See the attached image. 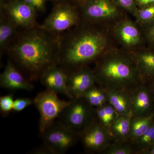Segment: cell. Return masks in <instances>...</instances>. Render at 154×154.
Here are the masks:
<instances>
[{
    "instance_id": "cell-1",
    "label": "cell",
    "mask_w": 154,
    "mask_h": 154,
    "mask_svg": "<svg viewBox=\"0 0 154 154\" xmlns=\"http://www.w3.org/2000/svg\"><path fill=\"white\" fill-rule=\"evenodd\" d=\"M40 28L23 34L11 48L14 62L30 80H35L49 66L56 64L59 41Z\"/></svg>"
},
{
    "instance_id": "cell-2",
    "label": "cell",
    "mask_w": 154,
    "mask_h": 154,
    "mask_svg": "<svg viewBox=\"0 0 154 154\" xmlns=\"http://www.w3.org/2000/svg\"><path fill=\"white\" fill-rule=\"evenodd\" d=\"M107 42L103 33L92 28L72 33L59 41L57 64L68 72L86 66L104 54Z\"/></svg>"
},
{
    "instance_id": "cell-3",
    "label": "cell",
    "mask_w": 154,
    "mask_h": 154,
    "mask_svg": "<svg viewBox=\"0 0 154 154\" xmlns=\"http://www.w3.org/2000/svg\"><path fill=\"white\" fill-rule=\"evenodd\" d=\"M96 84L105 90L129 92L143 82L133 57L119 52L103 54L95 71Z\"/></svg>"
},
{
    "instance_id": "cell-4",
    "label": "cell",
    "mask_w": 154,
    "mask_h": 154,
    "mask_svg": "<svg viewBox=\"0 0 154 154\" xmlns=\"http://www.w3.org/2000/svg\"><path fill=\"white\" fill-rule=\"evenodd\" d=\"M57 118L58 122L80 134L95 119L94 108L83 97L74 98Z\"/></svg>"
},
{
    "instance_id": "cell-5",
    "label": "cell",
    "mask_w": 154,
    "mask_h": 154,
    "mask_svg": "<svg viewBox=\"0 0 154 154\" xmlns=\"http://www.w3.org/2000/svg\"><path fill=\"white\" fill-rule=\"evenodd\" d=\"M33 100V104L40 114V134L55 122V119L71 102V99L66 101L60 99L57 94L47 89L39 93Z\"/></svg>"
},
{
    "instance_id": "cell-6",
    "label": "cell",
    "mask_w": 154,
    "mask_h": 154,
    "mask_svg": "<svg viewBox=\"0 0 154 154\" xmlns=\"http://www.w3.org/2000/svg\"><path fill=\"white\" fill-rule=\"evenodd\" d=\"M43 146L50 154H64L79 140V133L57 122L40 134Z\"/></svg>"
},
{
    "instance_id": "cell-7",
    "label": "cell",
    "mask_w": 154,
    "mask_h": 154,
    "mask_svg": "<svg viewBox=\"0 0 154 154\" xmlns=\"http://www.w3.org/2000/svg\"><path fill=\"white\" fill-rule=\"evenodd\" d=\"M79 140L88 153L101 154L113 141L109 130L94 119L79 134Z\"/></svg>"
},
{
    "instance_id": "cell-8",
    "label": "cell",
    "mask_w": 154,
    "mask_h": 154,
    "mask_svg": "<svg viewBox=\"0 0 154 154\" xmlns=\"http://www.w3.org/2000/svg\"><path fill=\"white\" fill-rule=\"evenodd\" d=\"M79 16L71 6L60 5L53 9L41 28L50 33H62L76 25Z\"/></svg>"
},
{
    "instance_id": "cell-9",
    "label": "cell",
    "mask_w": 154,
    "mask_h": 154,
    "mask_svg": "<svg viewBox=\"0 0 154 154\" xmlns=\"http://www.w3.org/2000/svg\"><path fill=\"white\" fill-rule=\"evenodd\" d=\"M133 117L154 113V99L148 82H142L129 92Z\"/></svg>"
},
{
    "instance_id": "cell-10",
    "label": "cell",
    "mask_w": 154,
    "mask_h": 154,
    "mask_svg": "<svg viewBox=\"0 0 154 154\" xmlns=\"http://www.w3.org/2000/svg\"><path fill=\"white\" fill-rule=\"evenodd\" d=\"M96 84L95 72L88 67H81L69 72L68 88L72 99L82 97Z\"/></svg>"
},
{
    "instance_id": "cell-11",
    "label": "cell",
    "mask_w": 154,
    "mask_h": 154,
    "mask_svg": "<svg viewBox=\"0 0 154 154\" xmlns=\"http://www.w3.org/2000/svg\"><path fill=\"white\" fill-rule=\"evenodd\" d=\"M6 16L17 26L32 28L35 25L36 11L23 0H13L7 4Z\"/></svg>"
},
{
    "instance_id": "cell-12",
    "label": "cell",
    "mask_w": 154,
    "mask_h": 154,
    "mask_svg": "<svg viewBox=\"0 0 154 154\" xmlns=\"http://www.w3.org/2000/svg\"><path fill=\"white\" fill-rule=\"evenodd\" d=\"M68 76L69 72L56 63L48 68L39 78L47 90L65 95L71 99L68 88Z\"/></svg>"
},
{
    "instance_id": "cell-13",
    "label": "cell",
    "mask_w": 154,
    "mask_h": 154,
    "mask_svg": "<svg viewBox=\"0 0 154 154\" xmlns=\"http://www.w3.org/2000/svg\"><path fill=\"white\" fill-rule=\"evenodd\" d=\"M2 88L11 90L32 91L34 88L29 79L24 77L14 63L9 61L0 76Z\"/></svg>"
},
{
    "instance_id": "cell-14",
    "label": "cell",
    "mask_w": 154,
    "mask_h": 154,
    "mask_svg": "<svg viewBox=\"0 0 154 154\" xmlns=\"http://www.w3.org/2000/svg\"><path fill=\"white\" fill-rule=\"evenodd\" d=\"M84 12L86 18L93 21L111 19L119 14L113 0H91L86 5Z\"/></svg>"
},
{
    "instance_id": "cell-15",
    "label": "cell",
    "mask_w": 154,
    "mask_h": 154,
    "mask_svg": "<svg viewBox=\"0 0 154 154\" xmlns=\"http://www.w3.org/2000/svg\"><path fill=\"white\" fill-rule=\"evenodd\" d=\"M115 33L119 41L126 47H134L139 44L141 40L138 29L129 20H123L119 23L116 26Z\"/></svg>"
},
{
    "instance_id": "cell-16",
    "label": "cell",
    "mask_w": 154,
    "mask_h": 154,
    "mask_svg": "<svg viewBox=\"0 0 154 154\" xmlns=\"http://www.w3.org/2000/svg\"><path fill=\"white\" fill-rule=\"evenodd\" d=\"M133 57L143 82L154 80V49L142 51Z\"/></svg>"
},
{
    "instance_id": "cell-17",
    "label": "cell",
    "mask_w": 154,
    "mask_h": 154,
    "mask_svg": "<svg viewBox=\"0 0 154 154\" xmlns=\"http://www.w3.org/2000/svg\"><path fill=\"white\" fill-rule=\"evenodd\" d=\"M105 90L108 103L114 108L119 115L131 112L129 92L120 90Z\"/></svg>"
},
{
    "instance_id": "cell-18",
    "label": "cell",
    "mask_w": 154,
    "mask_h": 154,
    "mask_svg": "<svg viewBox=\"0 0 154 154\" xmlns=\"http://www.w3.org/2000/svg\"><path fill=\"white\" fill-rule=\"evenodd\" d=\"M132 117L131 112L119 116L110 129V132L113 141H130L131 122Z\"/></svg>"
},
{
    "instance_id": "cell-19",
    "label": "cell",
    "mask_w": 154,
    "mask_h": 154,
    "mask_svg": "<svg viewBox=\"0 0 154 154\" xmlns=\"http://www.w3.org/2000/svg\"><path fill=\"white\" fill-rule=\"evenodd\" d=\"M94 111L95 120L109 131L119 116L108 102L101 107L94 108Z\"/></svg>"
},
{
    "instance_id": "cell-20",
    "label": "cell",
    "mask_w": 154,
    "mask_h": 154,
    "mask_svg": "<svg viewBox=\"0 0 154 154\" xmlns=\"http://www.w3.org/2000/svg\"><path fill=\"white\" fill-rule=\"evenodd\" d=\"M154 120V113L145 116L132 117L131 122L130 141L133 143L149 129Z\"/></svg>"
},
{
    "instance_id": "cell-21",
    "label": "cell",
    "mask_w": 154,
    "mask_h": 154,
    "mask_svg": "<svg viewBox=\"0 0 154 154\" xmlns=\"http://www.w3.org/2000/svg\"><path fill=\"white\" fill-rule=\"evenodd\" d=\"M82 97L94 108L101 107L108 102L107 94L105 89L95 85L88 90Z\"/></svg>"
},
{
    "instance_id": "cell-22",
    "label": "cell",
    "mask_w": 154,
    "mask_h": 154,
    "mask_svg": "<svg viewBox=\"0 0 154 154\" xmlns=\"http://www.w3.org/2000/svg\"><path fill=\"white\" fill-rule=\"evenodd\" d=\"M17 26L6 16H2L0 23V47L3 49L14 36Z\"/></svg>"
},
{
    "instance_id": "cell-23",
    "label": "cell",
    "mask_w": 154,
    "mask_h": 154,
    "mask_svg": "<svg viewBox=\"0 0 154 154\" xmlns=\"http://www.w3.org/2000/svg\"><path fill=\"white\" fill-rule=\"evenodd\" d=\"M101 154H137V151L131 141H113Z\"/></svg>"
},
{
    "instance_id": "cell-24",
    "label": "cell",
    "mask_w": 154,
    "mask_h": 154,
    "mask_svg": "<svg viewBox=\"0 0 154 154\" xmlns=\"http://www.w3.org/2000/svg\"><path fill=\"white\" fill-rule=\"evenodd\" d=\"M133 143L136 150L137 154L154 144V120L149 129Z\"/></svg>"
},
{
    "instance_id": "cell-25",
    "label": "cell",
    "mask_w": 154,
    "mask_h": 154,
    "mask_svg": "<svg viewBox=\"0 0 154 154\" xmlns=\"http://www.w3.org/2000/svg\"><path fill=\"white\" fill-rule=\"evenodd\" d=\"M137 20L145 25L154 21V4L138 9L135 14Z\"/></svg>"
},
{
    "instance_id": "cell-26",
    "label": "cell",
    "mask_w": 154,
    "mask_h": 154,
    "mask_svg": "<svg viewBox=\"0 0 154 154\" xmlns=\"http://www.w3.org/2000/svg\"><path fill=\"white\" fill-rule=\"evenodd\" d=\"M14 101V96L12 94L0 97V110L2 115H8L13 110Z\"/></svg>"
},
{
    "instance_id": "cell-27",
    "label": "cell",
    "mask_w": 154,
    "mask_h": 154,
    "mask_svg": "<svg viewBox=\"0 0 154 154\" xmlns=\"http://www.w3.org/2000/svg\"><path fill=\"white\" fill-rule=\"evenodd\" d=\"M32 104H33V100L29 98H18L14 100L13 110L15 112H21Z\"/></svg>"
},
{
    "instance_id": "cell-28",
    "label": "cell",
    "mask_w": 154,
    "mask_h": 154,
    "mask_svg": "<svg viewBox=\"0 0 154 154\" xmlns=\"http://www.w3.org/2000/svg\"><path fill=\"white\" fill-rule=\"evenodd\" d=\"M116 5L135 15L138 9L134 0H113Z\"/></svg>"
},
{
    "instance_id": "cell-29",
    "label": "cell",
    "mask_w": 154,
    "mask_h": 154,
    "mask_svg": "<svg viewBox=\"0 0 154 154\" xmlns=\"http://www.w3.org/2000/svg\"><path fill=\"white\" fill-rule=\"evenodd\" d=\"M145 26L146 38L150 45L151 48L154 49V21Z\"/></svg>"
},
{
    "instance_id": "cell-30",
    "label": "cell",
    "mask_w": 154,
    "mask_h": 154,
    "mask_svg": "<svg viewBox=\"0 0 154 154\" xmlns=\"http://www.w3.org/2000/svg\"><path fill=\"white\" fill-rule=\"evenodd\" d=\"M31 6L36 11H43L45 7L46 0H23Z\"/></svg>"
},
{
    "instance_id": "cell-31",
    "label": "cell",
    "mask_w": 154,
    "mask_h": 154,
    "mask_svg": "<svg viewBox=\"0 0 154 154\" xmlns=\"http://www.w3.org/2000/svg\"><path fill=\"white\" fill-rule=\"evenodd\" d=\"M134 1L136 5L139 6L141 8L154 4V0H134Z\"/></svg>"
},
{
    "instance_id": "cell-32",
    "label": "cell",
    "mask_w": 154,
    "mask_h": 154,
    "mask_svg": "<svg viewBox=\"0 0 154 154\" xmlns=\"http://www.w3.org/2000/svg\"><path fill=\"white\" fill-rule=\"evenodd\" d=\"M138 154H154V144L147 148L139 152Z\"/></svg>"
},
{
    "instance_id": "cell-33",
    "label": "cell",
    "mask_w": 154,
    "mask_h": 154,
    "mask_svg": "<svg viewBox=\"0 0 154 154\" xmlns=\"http://www.w3.org/2000/svg\"><path fill=\"white\" fill-rule=\"evenodd\" d=\"M151 91L152 95L154 99V80H152L149 82H148Z\"/></svg>"
}]
</instances>
